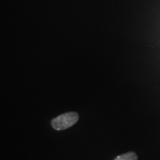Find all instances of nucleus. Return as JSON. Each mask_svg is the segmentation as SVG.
<instances>
[{"label":"nucleus","instance_id":"1","mask_svg":"<svg viewBox=\"0 0 160 160\" xmlns=\"http://www.w3.org/2000/svg\"><path fill=\"white\" fill-rule=\"evenodd\" d=\"M79 119V115L77 112H68L52 119L51 126L57 131H62L74 125Z\"/></svg>","mask_w":160,"mask_h":160},{"label":"nucleus","instance_id":"2","mask_svg":"<svg viewBox=\"0 0 160 160\" xmlns=\"http://www.w3.org/2000/svg\"><path fill=\"white\" fill-rule=\"evenodd\" d=\"M138 157L134 152H128L124 154L119 155L114 159V160H137Z\"/></svg>","mask_w":160,"mask_h":160}]
</instances>
